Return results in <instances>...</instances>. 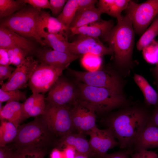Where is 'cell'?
<instances>
[{
    "label": "cell",
    "mask_w": 158,
    "mask_h": 158,
    "mask_svg": "<svg viewBox=\"0 0 158 158\" xmlns=\"http://www.w3.org/2000/svg\"><path fill=\"white\" fill-rule=\"evenodd\" d=\"M151 113L143 107L128 106L108 116L102 121L117 140L120 148L131 150L148 122Z\"/></svg>",
    "instance_id": "obj_1"
},
{
    "label": "cell",
    "mask_w": 158,
    "mask_h": 158,
    "mask_svg": "<svg viewBox=\"0 0 158 158\" xmlns=\"http://www.w3.org/2000/svg\"><path fill=\"white\" fill-rule=\"evenodd\" d=\"M117 21L116 25L103 39L114 53L116 63L121 66L126 67L132 60L135 31L128 13Z\"/></svg>",
    "instance_id": "obj_2"
},
{
    "label": "cell",
    "mask_w": 158,
    "mask_h": 158,
    "mask_svg": "<svg viewBox=\"0 0 158 158\" xmlns=\"http://www.w3.org/2000/svg\"><path fill=\"white\" fill-rule=\"evenodd\" d=\"M53 135L42 115L33 121L20 125L12 142L15 149L28 148L44 150L51 142Z\"/></svg>",
    "instance_id": "obj_3"
},
{
    "label": "cell",
    "mask_w": 158,
    "mask_h": 158,
    "mask_svg": "<svg viewBox=\"0 0 158 158\" xmlns=\"http://www.w3.org/2000/svg\"><path fill=\"white\" fill-rule=\"evenodd\" d=\"M77 83L79 97L93 105L96 112L107 113L116 108L129 106L128 101L120 93L79 82Z\"/></svg>",
    "instance_id": "obj_4"
},
{
    "label": "cell",
    "mask_w": 158,
    "mask_h": 158,
    "mask_svg": "<svg viewBox=\"0 0 158 158\" xmlns=\"http://www.w3.org/2000/svg\"><path fill=\"white\" fill-rule=\"evenodd\" d=\"M41 10L31 6H24L12 15L1 20L0 25L8 28L25 37H33L44 46L39 34Z\"/></svg>",
    "instance_id": "obj_5"
},
{
    "label": "cell",
    "mask_w": 158,
    "mask_h": 158,
    "mask_svg": "<svg viewBox=\"0 0 158 158\" xmlns=\"http://www.w3.org/2000/svg\"><path fill=\"white\" fill-rule=\"evenodd\" d=\"M46 102V109L42 116L52 135L61 138L73 132L70 107Z\"/></svg>",
    "instance_id": "obj_6"
},
{
    "label": "cell",
    "mask_w": 158,
    "mask_h": 158,
    "mask_svg": "<svg viewBox=\"0 0 158 158\" xmlns=\"http://www.w3.org/2000/svg\"><path fill=\"white\" fill-rule=\"evenodd\" d=\"M127 12L130 15L135 32L141 34L158 16V0H149L141 4L130 0Z\"/></svg>",
    "instance_id": "obj_7"
},
{
    "label": "cell",
    "mask_w": 158,
    "mask_h": 158,
    "mask_svg": "<svg viewBox=\"0 0 158 158\" xmlns=\"http://www.w3.org/2000/svg\"><path fill=\"white\" fill-rule=\"evenodd\" d=\"M69 71L78 81L87 85L108 89L120 93L121 85L119 77L114 72L100 70L80 71L68 69Z\"/></svg>",
    "instance_id": "obj_8"
},
{
    "label": "cell",
    "mask_w": 158,
    "mask_h": 158,
    "mask_svg": "<svg viewBox=\"0 0 158 158\" xmlns=\"http://www.w3.org/2000/svg\"><path fill=\"white\" fill-rule=\"evenodd\" d=\"M70 110L74 129L77 133L88 135L97 126L96 109L92 104L79 97Z\"/></svg>",
    "instance_id": "obj_9"
},
{
    "label": "cell",
    "mask_w": 158,
    "mask_h": 158,
    "mask_svg": "<svg viewBox=\"0 0 158 158\" xmlns=\"http://www.w3.org/2000/svg\"><path fill=\"white\" fill-rule=\"evenodd\" d=\"M64 69L43 63L37 65L28 82L32 93L49 91L62 74Z\"/></svg>",
    "instance_id": "obj_10"
},
{
    "label": "cell",
    "mask_w": 158,
    "mask_h": 158,
    "mask_svg": "<svg viewBox=\"0 0 158 158\" xmlns=\"http://www.w3.org/2000/svg\"><path fill=\"white\" fill-rule=\"evenodd\" d=\"M79 97L78 88L69 80L60 76L45 99L46 102L70 107Z\"/></svg>",
    "instance_id": "obj_11"
},
{
    "label": "cell",
    "mask_w": 158,
    "mask_h": 158,
    "mask_svg": "<svg viewBox=\"0 0 158 158\" xmlns=\"http://www.w3.org/2000/svg\"><path fill=\"white\" fill-rule=\"evenodd\" d=\"M38 64V61L32 56H28L17 66L7 82H1V89L4 90H19L26 87L29 80Z\"/></svg>",
    "instance_id": "obj_12"
},
{
    "label": "cell",
    "mask_w": 158,
    "mask_h": 158,
    "mask_svg": "<svg viewBox=\"0 0 158 158\" xmlns=\"http://www.w3.org/2000/svg\"><path fill=\"white\" fill-rule=\"evenodd\" d=\"M68 49L70 53L82 56L92 53L102 57L113 54L111 49L104 45L99 38L80 35L69 43Z\"/></svg>",
    "instance_id": "obj_13"
},
{
    "label": "cell",
    "mask_w": 158,
    "mask_h": 158,
    "mask_svg": "<svg viewBox=\"0 0 158 158\" xmlns=\"http://www.w3.org/2000/svg\"><path fill=\"white\" fill-rule=\"evenodd\" d=\"M88 135L90 136L89 141L95 157L105 154L109 150L119 145L118 142L108 128L101 130L96 126Z\"/></svg>",
    "instance_id": "obj_14"
},
{
    "label": "cell",
    "mask_w": 158,
    "mask_h": 158,
    "mask_svg": "<svg viewBox=\"0 0 158 158\" xmlns=\"http://www.w3.org/2000/svg\"><path fill=\"white\" fill-rule=\"evenodd\" d=\"M35 52L37 57L41 63L64 70L73 61L82 56L46 48L36 49Z\"/></svg>",
    "instance_id": "obj_15"
},
{
    "label": "cell",
    "mask_w": 158,
    "mask_h": 158,
    "mask_svg": "<svg viewBox=\"0 0 158 158\" xmlns=\"http://www.w3.org/2000/svg\"><path fill=\"white\" fill-rule=\"evenodd\" d=\"M18 48L29 54L35 51L34 44L26 37L10 29L0 25V48Z\"/></svg>",
    "instance_id": "obj_16"
},
{
    "label": "cell",
    "mask_w": 158,
    "mask_h": 158,
    "mask_svg": "<svg viewBox=\"0 0 158 158\" xmlns=\"http://www.w3.org/2000/svg\"><path fill=\"white\" fill-rule=\"evenodd\" d=\"M56 144L59 149L63 146L69 145L74 148L77 152L85 154L89 158L95 157L89 141L84 135L80 133H70L61 138Z\"/></svg>",
    "instance_id": "obj_17"
},
{
    "label": "cell",
    "mask_w": 158,
    "mask_h": 158,
    "mask_svg": "<svg viewBox=\"0 0 158 158\" xmlns=\"http://www.w3.org/2000/svg\"><path fill=\"white\" fill-rule=\"evenodd\" d=\"M111 20H104L101 19L97 21L79 28L70 29L72 35H79L99 38H103L114 27Z\"/></svg>",
    "instance_id": "obj_18"
},
{
    "label": "cell",
    "mask_w": 158,
    "mask_h": 158,
    "mask_svg": "<svg viewBox=\"0 0 158 158\" xmlns=\"http://www.w3.org/2000/svg\"><path fill=\"white\" fill-rule=\"evenodd\" d=\"M158 147V127L148 121L130 153Z\"/></svg>",
    "instance_id": "obj_19"
},
{
    "label": "cell",
    "mask_w": 158,
    "mask_h": 158,
    "mask_svg": "<svg viewBox=\"0 0 158 158\" xmlns=\"http://www.w3.org/2000/svg\"><path fill=\"white\" fill-rule=\"evenodd\" d=\"M1 120H6L13 123L17 128L25 119L23 110V103L19 101H10L0 108Z\"/></svg>",
    "instance_id": "obj_20"
},
{
    "label": "cell",
    "mask_w": 158,
    "mask_h": 158,
    "mask_svg": "<svg viewBox=\"0 0 158 158\" xmlns=\"http://www.w3.org/2000/svg\"><path fill=\"white\" fill-rule=\"evenodd\" d=\"M43 95L32 93L23 103L24 114L25 119L42 115L46 107V102Z\"/></svg>",
    "instance_id": "obj_21"
},
{
    "label": "cell",
    "mask_w": 158,
    "mask_h": 158,
    "mask_svg": "<svg viewBox=\"0 0 158 158\" xmlns=\"http://www.w3.org/2000/svg\"><path fill=\"white\" fill-rule=\"evenodd\" d=\"M39 34L41 33H62L68 35V31L57 18L49 13L41 10L39 27Z\"/></svg>",
    "instance_id": "obj_22"
},
{
    "label": "cell",
    "mask_w": 158,
    "mask_h": 158,
    "mask_svg": "<svg viewBox=\"0 0 158 158\" xmlns=\"http://www.w3.org/2000/svg\"><path fill=\"white\" fill-rule=\"evenodd\" d=\"M102 13L95 5L77 11L70 29L87 25L101 19Z\"/></svg>",
    "instance_id": "obj_23"
},
{
    "label": "cell",
    "mask_w": 158,
    "mask_h": 158,
    "mask_svg": "<svg viewBox=\"0 0 158 158\" xmlns=\"http://www.w3.org/2000/svg\"><path fill=\"white\" fill-rule=\"evenodd\" d=\"M129 0H100L98 8L102 13H106L117 19H121L122 12L128 7Z\"/></svg>",
    "instance_id": "obj_24"
},
{
    "label": "cell",
    "mask_w": 158,
    "mask_h": 158,
    "mask_svg": "<svg viewBox=\"0 0 158 158\" xmlns=\"http://www.w3.org/2000/svg\"><path fill=\"white\" fill-rule=\"evenodd\" d=\"M40 38L45 45H47L53 50L70 53L68 49L69 43L67 35L62 33H41Z\"/></svg>",
    "instance_id": "obj_25"
},
{
    "label": "cell",
    "mask_w": 158,
    "mask_h": 158,
    "mask_svg": "<svg viewBox=\"0 0 158 158\" xmlns=\"http://www.w3.org/2000/svg\"><path fill=\"white\" fill-rule=\"evenodd\" d=\"M134 79L144 95L147 105L152 107L154 109L158 108V92L141 75L135 74Z\"/></svg>",
    "instance_id": "obj_26"
},
{
    "label": "cell",
    "mask_w": 158,
    "mask_h": 158,
    "mask_svg": "<svg viewBox=\"0 0 158 158\" xmlns=\"http://www.w3.org/2000/svg\"><path fill=\"white\" fill-rule=\"evenodd\" d=\"M78 8V0H67L62 11L56 18L68 31Z\"/></svg>",
    "instance_id": "obj_27"
},
{
    "label": "cell",
    "mask_w": 158,
    "mask_h": 158,
    "mask_svg": "<svg viewBox=\"0 0 158 158\" xmlns=\"http://www.w3.org/2000/svg\"><path fill=\"white\" fill-rule=\"evenodd\" d=\"M17 133V128L12 123L1 120L0 126V147L12 142Z\"/></svg>",
    "instance_id": "obj_28"
},
{
    "label": "cell",
    "mask_w": 158,
    "mask_h": 158,
    "mask_svg": "<svg viewBox=\"0 0 158 158\" xmlns=\"http://www.w3.org/2000/svg\"><path fill=\"white\" fill-rule=\"evenodd\" d=\"M158 35V16L152 22L150 27L143 33L136 44L139 51L143 49L150 44Z\"/></svg>",
    "instance_id": "obj_29"
},
{
    "label": "cell",
    "mask_w": 158,
    "mask_h": 158,
    "mask_svg": "<svg viewBox=\"0 0 158 158\" xmlns=\"http://www.w3.org/2000/svg\"><path fill=\"white\" fill-rule=\"evenodd\" d=\"M22 0H0V18L11 16L24 6Z\"/></svg>",
    "instance_id": "obj_30"
},
{
    "label": "cell",
    "mask_w": 158,
    "mask_h": 158,
    "mask_svg": "<svg viewBox=\"0 0 158 158\" xmlns=\"http://www.w3.org/2000/svg\"><path fill=\"white\" fill-rule=\"evenodd\" d=\"M81 63L88 71L99 70L102 63L101 57L92 53H87L82 56Z\"/></svg>",
    "instance_id": "obj_31"
},
{
    "label": "cell",
    "mask_w": 158,
    "mask_h": 158,
    "mask_svg": "<svg viewBox=\"0 0 158 158\" xmlns=\"http://www.w3.org/2000/svg\"><path fill=\"white\" fill-rule=\"evenodd\" d=\"M26 99V95L25 92L19 90L5 91L0 89V102L10 101H19Z\"/></svg>",
    "instance_id": "obj_32"
},
{
    "label": "cell",
    "mask_w": 158,
    "mask_h": 158,
    "mask_svg": "<svg viewBox=\"0 0 158 158\" xmlns=\"http://www.w3.org/2000/svg\"><path fill=\"white\" fill-rule=\"evenodd\" d=\"M6 49L9 56L10 64L16 66L20 65L24 61L29 54L25 50L18 48Z\"/></svg>",
    "instance_id": "obj_33"
},
{
    "label": "cell",
    "mask_w": 158,
    "mask_h": 158,
    "mask_svg": "<svg viewBox=\"0 0 158 158\" xmlns=\"http://www.w3.org/2000/svg\"><path fill=\"white\" fill-rule=\"evenodd\" d=\"M12 158H39L44 156V151L35 149H15Z\"/></svg>",
    "instance_id": "obj_34"
},
{
    "label": "cell",
    "mask_w": 158,
    "mask_h": 158,
    "mask_svg": "<svg viewBox=\"0 0 158 158\" xmlns=\"http://www.w3.org/2000/svg\"><path fill=\"white\" fill-rule=\"evenodd\" d=\"M142 50L143 57L147 62L156 63L158 55V42L154 40Z\"/></svg>",
    "instance_id": "obj_35"
},
{
    "label": "cell",
    "mask_w": 158,
    "mask_h": 158,
    "mask_svg": "<svg viewBox=\"0 0 158 158\" xmlns=\"http://www.w3.org/2000/svg\"><path fill=\"white\" fill-rule=\"evenodd\" d=\"M66 0H50L49 9L52 15L58 17L62 11L67 2Z\"/></svg>",
    "instance_id": "obj_36"
},
{
    "label": "cell",
    "mask_w": 158,
    "mask_h": 158,
    "mask_svg": "<svg viewBox=\"0 0 158 158\" xmlns=\"http://www.w3.org/2000/svg\"><path fill=\"white\" fill-rule=\"evenodd\" d=\"M25 4H28L37 10L49 8V1L48 0H22Z\"/></svg>",
    "instance_id": "obj_37"
},
{
    "label": "cell",
    "mask_w": 158,
    "mask_h": 158,
    "mask_svg": "<svg viewBox=\"0 0 158 158\" xmlns=\"http://www.w3.org/2000/svg\"><path fill=\"white\" fill-rule=\"evenodd\" d=\"M130 155L131 158H158L156 152L147 150L132 152Z\"/></svg>",
    "instance_id": "obj_38"
},
{
    "label": "cell",
    "mask_w": 158,
    "mask_h": 158,
    "mask_svg": "<svg viewBox=\"0 0 158 158\" xmlns=\"http://www.w3.org/2000/svg\"><path fill=\"white\" fill-rule=\"evenodd\" d=\"M15 68L9 65H0V81L8 79L11 77Z\"/></svg>",
    "instance_id": "obj_39"
},
{
    "label": "cell",
    "mask_w": 158,
    "mask_h": 158,
    "mask_svg": "<svg viewBox=\"0 0 158 158\" xmlns=\"http://www.w3.org/2000/svg\"><path fill=\"white\" fill-rule=\"evenodd\" d=\"M130 152L129 150L125 149L111 154H106L96 158H129Z\"/></svg>",
    "instance_id": "obj_40"
},
{
    "label": "cell",
    "mask_w": 158,
    "mask_h": 158,
    "mask_svg": "<svg viewBox=\"0 0 158 158\" xmlns=\"http://www.w3.org/2000/svg\"><path fill=\"white\" fill-rule=\"evenodd\" d=\"M14 148L8 145L0 147V158H12L14 152Z\"/></svg>",
    "instance_id": "obj_41"
},
{
    "label": "cell",
    "mask_w": 158,
    "mask_h": 158,
    "mask_svg": "<svg viewBox=\"0 0 158 158\" xmlns=\"http://www.w3.org/2000/svg\"><path fill=\"white\" fill-rule=\"evenodd\" d=\"M64 147L62 150L64 158H75L77 152L75 149L69 145Z\"/></svg>",
    "instance_id": "obj_42"
},
{
    "label": "cell",
    "mask_w": 158,
    "mask_h": 158,
    "mask_svg": "<svg viewBox=\"0 0 158 158\" xmlns=\"http://www.w3.org/2000/svg\"><path fill=\"white\" fill-rule=\"evenodd\" d=\"M10 59L8 52L5 48H0V65H9Z\"/></svg>",
    "instance_id": "obj_43"
},
{
    "label": "cell",
    "mask_w": 158,
    "mask_h": 158,
    "mask_svg": "<svg viewBox=\"0 0 158 158\" xmlns=\"http://www.w3.org/2000/svg\"><path fill=\"white\" fill-rule=\"evenodd\" d=\"M97 1L96 0H78L77 11L94 6Z\"/></svg>",
    "instance_id": "obj_44"
},
{
    "label": "cell",
    "mask_w": 158,
    "mask_h": 158,
    "mask_svg": "<svg viewBox=\"0 0 158 158\" xmlns=\"http://www.w3.org/2000/svg\"><path fill=\"white\" fill-rule=\"evenodd\" d=\"M149 121L158 127V108L154 109Z\"/></svg>",
    "instance_id": "obj_45"
},
{
    "label": "cell",
    "mask_w": 158,
    "mask_h": 158,
    "mask_svg": "<svg viewBox=\"0 0 158 158\" xmlns=\"http://www.w3.org/2000/svg\"><path fill=\"white\" fill-rule=\"evenodd\" d=\"M50 158H64L62 151L58 148L54 149L50 154Z\"/></svg>",
    "instance_id": "obj_46"
},
{
    "label": "cell",
    "mask_w": 158,
    "mask_h": 158,
    "mask_svg": "<svg viewBox=\"0 0 158 158\" xmlns=\"http://www.w3.org/2000/svg\"><path fill=\"white\" fill-rule=\"evenodd\" d=\"M152 73L155 79V83L158 90V55L155 67L152 70Z\"/></svg>",
    "instance_id": "obj_47"
},
{
    "label": "cell",
    "mask_w": 158,
    "mask_h": 158,
    "mask_svg": "<svg viewBox=\"0 0 158 158\" xmlns=\"http://www.w3.org/2000/svg\"><path fill=\"white\" fill-rule=\"evenodd\" d=\"M75 158H89L87 155L80 153L78 152H76V154Z\"/></svg>",
    "instance_id": "obj_48"
},
{
    "label": "cell",
    "mask_w": 158,
    "mask_h": 158,
    "mask_svg": "<svg viewBox=\"0 0 158 158\" xmlns=\"http://www.w3.org/2000/svg\"><path fill=\"white\" fill-rule=\"evenodd\" d=\"M44 156H41L39 158H43Z\"/></svg>",
    "instance_id": "obj_49"
}]
</instances>
